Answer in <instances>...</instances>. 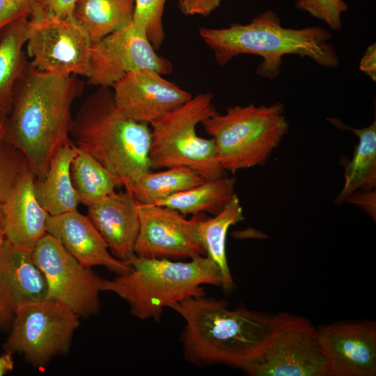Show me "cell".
<instances>
[{
  "mask_svg": "<svg viewBox=\"0 0 376 376\" xmlns=\"http://www.w3.org/2000/svg\"><path fill=\"white\" fill-rule=\"evenodd\" d=\"M84 88L78 75L50 74L29 62L17 79L3 140L24 155L36 178L44 177L59 148L74 143L72 106Z\"/></svg>",
  "mask_w": 376,
  "mask_h": 376,
  "instance_id": "obj_1",
  "label": "cell"
},
{
  "mask_svg": "<svg viewBox=\"0 0 376 376\" xmlns=\"http://www.w3.org/2000/svg\"><path fill=\"white\" fill-rule=\"evenodd\" d=\"M171 308L185 322L180 340L185 359L194 364L222 363L245 370L269 335L272 317L244 308L230 309L225 300L191 297Z\"/></svg>",
  "mask_w": 376,
  "mask_h": 376,
  "instance_id": "obj_2",
  "label": "cell"
},
{
  "mask_svg": "<svg viewBox=\"0 0 376 376\" xmlns=\"http://www.w3.org/2000/svg\"><path fill=\"white\" fill-rule=\"evenodd\" d=\"M198 33L217 65H225L241 54L258 55L263 60L256 74L270 79L280 75L282 57L287 54L308 57L325 68H335L340 63L334 45L329 42L331 33L328 29L318 26L285 28L271 10L248 24H232L221 29L201 27Z\"/></svg>",
  "mask_w": 376,
  "mask_h": 376,
  "instance_id": "obj_3",
  "label": "cell"
},
{
  "mask_svg": "<svg viewBox=\"0 0 376 376\" xmlns=\"http://www.w3.org/2000/svg\"><path fill=\"white\" fill-rule=\"evenodd\" d=\"M70 135L79 149L120 178L123 187L151 171L150 127L122 113L111 87H99L85 100Z\"/></svg>",
  "mask_w": 376,
  "mask_h": 376,
  "instance_id": "obj_4",
  "label": "cell"
},
{
  "mask_svg": "<svg viewBox=\"0 0 376 376\" xmlns=\"http://www.w3.org/2000/svg\"><path fill=\"white\" fill-rule=\"evenodd\" d=\"M130 270L113 279L102 278L101 291L115 293L129 305L130 313L141 320L159 322L166 307L172 308L191 297L205 295L204 284L221 286L222 277L217 265L206 256L188 262L168 258L135 256Z\"/></svg>",
  "mask_w": 376,
  "mask_h": 376,
  "instance_id": "obj_5",
  "label": "cell"
},
{
  "mask_svg": "<svg viewBox=\"0 0 376 376\" xmlns=\"http://www.w3.org/2000/svg\"><path fill=\"white\" fill-rule=\"evenodd\" d=\"M281 102L269 106L235 105L201 122L214 141L217 158L226 171L235 173L266 163L289 130Z\"/></svg>",
  "mask_w": 376,
  "mask_h": 376,
  "instance_id": "obj_6",
  "label": "cell"
},
{
  "mask_svg": "<svg viewBox=\"0 0 376 376\" xmlns=\"http://www.w3.org/2000/svg\"><path fill=\"white\" fill-rule=\"evenodd\" d=\"M211 93H201L150 124L151 169L187 167L205 180L226 175L212 138L199 136L196 127L217 111Z\"/></svg>",
  "mask_w": 376,
  "mask_h": 376,
  "instance_id": "obj_7",
  "label": "cell"
},
{
  "mask_svg": "<svg viewBox=\"0 0 376 376\" xmlns=\"http://www.w3.org/2000/svg\"><path fill=\"white\" fill-rule=\"evenodd\" d=\"M245 371L251 376H327L318 327L288 312L272 316L266 345Z\"/></svg>",
  "mask_w": 376,
  "mask_h": 376,
  "instance_id": "obj_8",
  "label": "cell"
},
{
  "mask_svg": "<svg viewBox=\"0 0 376 376\" xmlns=\"http://www.w3.org/2000/svg\"><path fill=\"white\" fill-rule=\"evenodd\" d=\"M12 324L3 348L42 370L53 357L68 352L79 320L68 306L46 298L19 306Z\"/></svg>",
  "mask_w": 376,
  "mask_h": 376,
  "instance_id": "obj_9",
  "label": "cell"
},
{
  "mask_svg": "<svg viewBox=\"0 0 376 376\" xmlns=\"http://www.w3.org/2000/svg\"><path fill=\"white\" fill-rule=\"evenodd\" d=\"M26 44L35 68L59 76L89 77L92 43L72 16L54 17L41 7L29 19Z\"/></svg>",
  "mask_w": 376,
  "mask_h": 376,
  "instance_id": "obj_10",
  "label": "cell"
},
{
  "mask_svg": "<svg viewBox=\"0 0 376 376\" xmlns=\"http://www.w3.org/2000/svg\"><path fill=\"white\" fill-rule=\"evenodd\" d=\"M32 257L45 277L47 298L65 305L79 317L99 312L102 278L77 260L58 240L46 233L33 249Z\"/></svg>",
  "mask_w": 376,
  "mask_h": 376,
  "instance_id": "obj_11",
  "label": "cell"
},
{
  "mask_svg": "<svg viewBox=\"0 0 376 376\" xmlns=\"http://www.w3.org/2000/svg\"><path fill=\"white\" fill-rule=\"evenodd\" d=\"M142 69L166 75L173 72V66L156 52L146 34L132 22L92 44L87 84L111 87L127 73Z\"/></svg>",
  "mask_w": 376,
  "mask_h": 376,
  "instance_id": "obj_12",
  "label": "cell"
},
{
  "mask_svg": "<svg viewBox=\"0 0 376 376\" xmlns=\"http://www.w3.org/2000/svg\"><path fill=\"white\" fill-rule=\"evenodd\" d=\"M138 210L140 228L134 249L136 256L191 259L205 256L198 232L201 214L188 219L174 209L139 203Z\"/></svg>",
  "mask_w": 376,
  "mask_h": 376,
  "instance_id": "obj_13",
  "label": "cell"
},
{
  "mask_svg": "<svg viewBox=\"0 0 376 376\" xmlns=\"http://www.w3.org/2000/svg\"><path fill=\"white\" fill-rule=\"evenodd\" d=\"M327 376L376 375V323L340 322L317 326Z\"/></svg>",
  "mask_w": 376,
  "mask_h": 376,
  "instance_id": "obj_14",
  "label": "cell"
},
{
  "mask_svg": "<svg viewBox=\"0 0 376 376\" xmlns=\"http://www.w3.org/2000/svg\"><path fill=\"white\" fill-rule=\"evenodd\" d=\"M111 88L122 113L148 125L192 97L189 92L148 69L128 72Z\"/></svg>",
  "mask_w": 376,
  "mask_h": 376,
  "instance_id": "obj_15",
  "label": "cell"
},
{
  "mask_svg": "<svg viewBox=\"0 0 376 376\" xmlns=\"http://www.w3.org/2000/svg\"><path fill=\"white\" fill-rule=\"evenodd\" d=\"M47 233L58 240L65 250L87 267L104 266L118 274L130 266L115 258L88 216L77 210L49 215Z\"/></svg>",
  "mask_w": 376,
  "mask_h": 376,
  "instance_id": "obj_16",
  "label": "cell"
},
{
  "mask_svg": "<svg viewBox=\"0 0 376 376\" xmlns=\"http://www.w3.org/2000/svg\"><path fill=\"white\" fill-rule=\"evenodd\" d=\"M88 207V216L101 234L111 254L127 263L135 256L140 228L138 203L132 193L115 191Z\"/></svg>",
  "mask_w": 376,
  "mask_h": 376,
  "instance_id": "obj_17",
  "label": "cell"
},
{
  "mask_svg": "<svg viewBox=\"0 0 376 376\" xmlns=\"http://www.w3.org/2000/svg\"><path fill=\"white\" fill-rule=\"evenodd\" d=\"M47 297V283L32 252L4 240L0 244V305L6 313L13 320L19 306Z\"/></svg>",
  "mask_w": 376,
  "mask_h": 376,
  "instance_id": "obj_18",
  "label": "cell"
},
{
  "mask_svg": "<svg viewBox=\"0 0 376 376\" xmlns=\"http://www.w3.org/2000/svg\"><path fill=\"white\" fill-rule=\"evenodd\" d=\"M35 178L31 170L24 173L3 203L5 240L17 248L31 252L47 233L49 217L36 198Z\"/></svg>",
  "mask_w": 376,
  "mask_h": 376,
  "instance_id": "obj_19",
  "label": "cell"
},
{
  "mask_svg": "<svg viewBox=\"0 0 376 376\" xmlns=\"http://www.w3.org/2000/svg\"><path fill=\"white\" fill-rule=\"evenodd\" d=\"M77 152V148L74 143L59 148L52 157L44 177L35 178L36 198L49 215L77 210L80 202L70 175V165Z\"/></svg>",
  "mask_w": 376,
  "mask_h": 376,
  "instance_id": "obj_20",
  "label": "cell"
},
{
  "mask_svg": "<svg viewBox=\"0 0 376 376\" xmlns=\"http://www.w3.org/2000/svg\"><path fill=\"white\" fill-rule=\"evenodd\" d=\"M334 126L352 131L359 138L352 158L345 164L343 187L336 199V204L344 203L353 193L371 191L376 187V121L368 127L354 128L340 120L329 118Z\"/></svg>",
  "mask_w": 376,
  "mask_h": 376,
  "instance_id": "obj_21",
  "label": "cell"
},
{
  "mask_svg": "<svg viewBox=\"0 0 376 376\" xmlns=\"http://www.w3.org/2000/svg\"><path fill=\"white\" fill-rule=\"evenodd\" d=\"M244 219L240 200L235 194L220 212L212 217H201L198 225L199 239L205 256L219 269L222 277L221 287L226 292L232 291L235 287L226 253L227 233L231 226Z\"/></svg>",
  "mask_w": 376,
  "mask_h": 376,
  "instance_id": "obj_22",
  "label": "cell"
},
{
  "mask_svg": "<svg viewBox=\"0 0 376 376\" xmlns=\"http://www.w3.org/2000/svg\"><path fill=\"white\" fill-rule=\"evenodd\" d=\"M134 0H78L72 17L94 44L132 24Z\"/></svg>",
  "mask_w": 376,
  "mask_h": 376,
  "instance_id": "obj_23",
  "label": "cell"
},
{
  "mask_svg": "<svg viewBox=\"0 0 376 376\" xmlns=\"http://www.w3.org/2000/svg\"><path fill=\"white\" fill-rule=\"evenodd\" d=\"M28 23L24 17L0 29V111L8 115L15 84L28 62L23 51Z\"/></svg>",
  "mask_w": 376,
  "mask_h": 376,
  "instance_id": "obj_24",
  "label": "cell"
},
{
  "mask_svg": "<svg viewBox=\"0 0 376 376\" xmlns=\"http://www.w3.org/2000/svg\"><path fill=\"white\" fill-rule=\"evenodd\" d=\"M236 180L228 175L202 183L162 199L154 205L174 209L185 216L220 212L235 194Z\"/></svg>",
  "mask_w": 376,
  "mask_h": 376,
  "instance_id": "obj_25",
  "label": "cell"
},
{
  "mask_svg": "<svg viewBox=\"0 0 376 376\" xmlns=\"http://www.w3.org/2000/svg\"><path fill=\"white\" fill-rule=\"evenodd\" d=\"M70 175L80 203L94 205L123 187L122 180L86 152L77 148Z\"/></svg>",
  "mask_w": 376,
  "mask_h": 376,
  "instance_id": "obj_26",
  "label": "cell"
},
{
  "mask_svg": "<svg viewBox=\"0 0 376 376\" xmlns=\"http://www.w3.org/2000/svg\"><path fill=\"white\" fill-rule=\"evenodd\" d=\"M141 175L125 187L141 204L154 205L175 194L196 186L205 180L192 169L179 166Z\"/></svg>",
  "mask_w": 376,
  "mask_h": 376,
  "instance_id": "obj_27",
  "label": "cell"
},
{
  "mask_svg": "<svg viewBox=\"0 0 376 376\" xmlns=\"http://www.w3.org/2000/svg\"><path fill=\"white\" fill-rule=\"evenodd\" d=\"M166 0H134L132 24L146 34L157 51L164 42L165 34L162 16Z\"/></svg>",
  "mask_w": 376,
  "mask_h": 376,
  "instance_id": "obj_28",
  "label": "cell"
},
{
  "mask_svg": "<svg viewBox=\"0 0 376 376\" xmlns=\"http://www.w3.org/2000/svg\"><path fill=\"white\" fill-rule=\"evenodd\" d=\"M31 170L24 155L16 147L0 141V203H3L18 180Z\"/></svg>",
  "mask_w": 376,
  "mask_h": 376,
  "instance_id": "obj_29",
  "label": "cell"
},
{
  "mask_svg": "<svg viewBox=\"0 0 376 376\" xmlns=\"http://www.w3.org/2000/svg\"><path fill=\"white\" fill-rule=\"evenodd\" d=\"M295 8L324 21L334 31L341 29V15L348 10L343 0H297Z\"/></svg>",
  "mask_w": 376,
  "mask_h": 376,
  "instance_id": "obj_30",
  "label": "cell"
},
{
  "mask_svg": "<svg viewBox=\"0 0 376 376\" xmlns=\"http://www.w3.org/2000/svg\"><path fill=\"white\" fill-rule=\"evenodd\" d=\"M42 6V0H0V29L19 19H29Z\"/></svg>",
  "mask_w": 376,
  "mask_h": 376,
  "instance_id": "obj_31",
  "label": "cell"
},
{
  "mask_svg": "<svg viewBox=\"0 0 376 376\" xmlns=\"http://www.w3.org/2000/svg\"><path fill=\"white\" fill-rule=\"evenodd\" d=\"M221 1V0H178V6L183 15L206 17L219 8Z\"/></svg>",
  "mask_w": 376,
  "mask_h": 376,
  "instance_id": "obj_32",
  "label": "cell"
},
{
  "mask_svg": "<svg viewBox=\"0 0 376 376\" xmlns=\"http://www.w3.org/2000/svg\"><path fill=\"white\" fill-rule=\"evenodd\" d=\"M78 0H42L45 11L50 15L68 18L72 16Z\"/></svg>",
  "mask_w": 376,
  "mask_h": 376,
  "instance_id": "obj_33",
  "label": "cell"
},
{
  "mask_svg": "<svg viewBox=\"0 0 376 376\" xmlns=\"http://www.w3.org/2000/svg\"><path fill=\"white\" fill-rule=\"evenodd\" d=\"M345 202L354 203L362 208L368 214L375 219V191H356L348 196Z\"/></svg>",
  "mask_w": 376,
  "mask_h": 376,
  "instance_id": "obj_34",
  "label": "cell"
},
{
  "mask_svg": "<svg viewBox=\"0 0 376 376\" xmlns=\"http://www.w3.org/2000/svg\"><path fill=\"white\" fill-rule=\"evenodd\" d=\"M376 47L375 43L370 45L361 59L359 68L368 75L373 81L376 80Z\"/></svg>",
  "mask_w": 376,
  "mask_h": 376,
  "instance_id": "obj_35",
  "label": "cell"
},
{
  "mask_svg": "<svg viewBox=\"0 0 376 376\" xmlns=\"http://www.w3.org/2000/svg\"><path fill=\"white\" fill-rule=\"evenodd\" d=\"M13 354V352L11 351H6L5 353L0 355V376L13 370L14 368Z\"/></svg>",
  "mask_w": 376,
  "mask_h": 376,
  "instance_id": "obj_36",
  "label": "cell"
},
{
  "mask_svg": "<svg viewBox=\"0 0 376 376\" xmlns=\"http://www.w3.org/2000/svg\"><path fill=\"white\" fill-rule=\"evenodd\" d=\"M5 240V214L3 203H0V244Z\"/></svg>",
  "mask_w": 376,
  "mask_h": 376,
  "instance_id": "obj_37",
  "label": "cell"
},
{
  "mask_svg": "<svg viewBox=\"0 0 376 376\" xmlns=\"http://www.w3.org/2000/svg\"><path fill=\"white\" fill-rule=\"evenodd\" d=\"M8 121V114L0 111V141L3 139Z\"/></svg>",
  "mask_w": 376,
  "mask_h": 376,
  "instance_id": "obj_38",
  "label": "cell"
},
{
  "mask_svg": "<svg viewBox=\"0 0 376 376\" xmlns=\"http://www.w3.org/2000/svg\"><path fill=\"white\" fill-rule=\"evenodd\" d=\"M12 320L8 316L0 305V327H6L12 324Z\"/></svg>",
  "mask_w": 376,
  "mask_h": 376,
  "instance_id": "obj_39",
  "label": "cell"
}]
</instances>
